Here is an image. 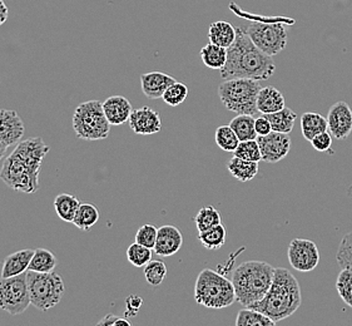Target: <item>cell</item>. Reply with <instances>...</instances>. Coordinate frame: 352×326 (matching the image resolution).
I'll use <instances>...</instances> for the list:
<instances>
[{"instance_id":"cell-13","label":"cell","mask_w":352,"mask_h":326,"mask_svg":"<svg viewBox=\"0 0 352 326\" xmlns=\"http://www.w3.org/2000/svg\"><path fill=\"white\" fill-rule=\"evenodd\" d=\"M327 126L332 137L345 141L352 132L351 107L345 100L336 102L327 113Z\"/></svg>"},{"instance_id":"cell-42","label":"cell","mask_w":352,"mask_h":326,"mask_svg":"<svg viewBox=\"0 0 352 326\" xmlns=\"http://www.w3.org/2000/svg\"><path fill=\"white\" fill-rule=\"evenodd\" d=\"M142 305H143V298L137 296V295H129L127 300H126V307H127V312L126 315L127 316H135L138 312L141 310Z\"/></svg>"},{"instance_id":"cell-10","label":"cell","mask_w":352,"mask_h":326,"mask_svg":"<svg viewBox=\"0 0 352 326\" xmlns=\"http://www.w3.org/2000/svg\"><path fill=\"white\" fill-rule=\"evenodd\" d=\"M27 274L0 280V309L12 316L21 315L30 305Z\"/></svg>"},{"instance_id":"cell-25","label":"cell","mask_w":352,"mask_h":326,"mask_svg":"<svg viewBox=\"0 0 352 326\" xmlns=\"http://www.w3.org/2000/svg\"><path fill=\"white\" fill-rule=\"evenodd\" d=\"M100 219V213L97 208V206L89 204V202H83L78 207L77 213L73 219L74 226H77L79 230H91Z\"/></svg>"},{"instance_id":"cell-14","label":"cell","mask_w":352,"mask_h":326,"mask_svg":"<svg viewBox=\"0 0 352 326\" xmlns=\"http://www.w3.org/2000/svg\"><path fill=\"white\" fill-rule=\"evenodd\" d=\"M129 127L135 135H151L162 129L161 114L151 107H142L134 109L129 117Z\"/></svg>"},{"instance_id":"cell-12","label":"cell","mask_w":352,"mask_h":326,"mask_svg":"<svg viewBox=\"0 0 352 326\" xmlns=\"http://www.w3.org/2000/svg\"><path fill=\"white\" fill-rule=\"evenodd\" d=\"M256 140L260 146L262 161L265 162H280L287 157L291 149V138L286 133L272 131L270 135H258Z\"/></svg>"},{"instance_id":"cell-45","label":"cell","mask_w":352,"mask_h":326,"mask_svg":"<svg viewBox=\"0 0 352 326\" xmlns=\"http://www.w3.org/2000/svg\"><path fill=\"white\" fill-rule=\"evenodd\" d=\"M8 15H9V10H8L7 4L4 3V0H0V25H3L8 21Z\"/></svg>"},{"instance_id":"cell-46","label":"cell","mask_w":352,"mask_h":326,"mask_svg":"<svg viewBox=\"0 0 352 326\" xmlns=\"http://www.w3.org/2000/svg\"><path fill=\"white\" fill-rule=\"evenodd\" d=\"M8 149H9V147H8L7 144L0 140V160L4 157Z\"/></svg>"},{"instance_id":"cell-28","label":"cell","mask_w":352,"mask_h":326,"mask_svg":"<svg viewBox=\"0 0 352 326\" xmlns=\"http://www.w3.org/2000/svg\"><path fill=\"white\" fill-rule=\"evenodd\" d=\"M254 121H256V118L250 114H239L231 121L230 126L232 127L234 133L239 137L240 142L257 138V133L254 129Z\"/></svg>"},{"instance_id":"cell-34","label":"cell","mask_w":352,"mask_h":326,"mask_svg":"<svg viewBox=\"0 0 352 326\" xmlns=\"http://www.w3.org/2000/svg\"><path fill=\"white\" fill-rule=\"evenodd\" d=\"M127 259L135 268H144L152 260V248L134 242L128 248Z\"/></svg>"},{"instance_id":"cell-3","label":"cell","mask_w":352,"mask_h":326,"mask_svg":"<svg viewBox=\"0 0 352 326\" xmlns=\"http://www.w3.org/2000/svg\"><path fill=\"white\" fill-rule=\"evenodd\" d=\"M301 287L296 277L287 269L276 268L274 281L267 294L250 307L278 323L294 315L301 306Z\"/></svg>"},{"instance_id":"cell-30","label":"cell","mask_w":352,"mask_h":326,"mask_svg":"<svg viewBox=\"0 0 352 326\" xmlns=\"http://www.w3.org/2000/svg\"><path fill=\"white\" fill-rule=\"evenodd\" d=\"M234 324L236 326H275L277 323L254 309L243 307L237 314Z\"/></svg>"},{"instance_id":"cell-27","label":"cell","mask_w":352,"mask_h":326,"mask_svg":"<svg viewBox=\"0 0 352 326\" xmlns=\"http://www.w3.org/2000/svg\"><path fill=\"white\" fill-rule=\"evenodd\" d=\"M202 62L207 68L211 69H222L227 62V50L219 47L217 44L210 43L201 50Z\"/></svg>"},{"instance_id":"cell-23","label":"cell","mask_w":352,"mask_h":326,"mask_svg":"<svg viewBox=\"0 0 352 326\" xmlns=\"http://www.w3.org/2000/svg\"><path fill=\"white\" fill-rule=\"evenodd\" d=\"M227 169L236 180H239L241 182H248L257 176L258 162L246 161V160L233 156L227 164Z\"/></svg>"},{"instance_id":"cell-4","label":"cell","mask_w":352,"mask_h":326,"mask_svg":"<svg viewBox=\"0 0 352 326\" xmlns=\"http://www.w3.org/2000/svg\"><path fill=\"white\" fill-rule=\"evenodd\" d=\"M275 269L265 261H246L237 266L232 276L236 301L245 307L260 301L272 285Z\"/></svg>"},{"instance_id":"cell-26","label":"cell","mask_w":352,"mask_h":326,"mask_svg":"<svg viewBox=\"0 0 352 326\" xmlns=\"http://www.w3.org/2000/svg\"><path fill=\"white\" fill-rule=\"evenodd\" d=\"M80 201L69 193H60L54 199V208L60 220L65 222H73V219L77 213Z\"/></svg>"},{"instance_id":"cell-43","label":"cell","mask_w":352,"mask_h":326,"mask_svg":"<svg viewBox=\"0 0 352 326\" xmlns=\"http://www.w3.org/2000/svg\"><path fill=\"white\" fill-rule=\"evenodd\" d=\"M254 129H256L257 137H258V135H267L272 132L271 123H270V121H268L265 116H261V117L256 118V121H254Z\"/></svg>"},{"instance_id":"cell-24","label":"cell","mask_w":352,"mask_h":326,"mask_svg":"<svg viewBox=\"0 0 352 326\" xmlns=\"http://www.w3.org/2000/svg\"><path fill=\"white\" fill-rule=\"evenodd\" d=\"M263 116L271 123L274 132L286 133V135H289L292 132L297 118L296 112H294L287 107L282 108L281 111H277L275 113L263 114Z\"/></svg>"},{"instance_id":"cell-36","label":"cell","mask_w":352,"mask_h":326,"mask_svg":"<svg viewBox=\"0 0 352 326\" xmlns=\"http://www.w3.org/2000/svg\"><path fill=\"white\" fill-rule=\"evenodd\" d=\"M336 289L341 300L352 307V270L342 269L338 274Z\"/></svg>"},{"instance_id":"cell-39","label":"cell","mask_w":352,"mask_h":326,"mask_svg":"<svg viewBox=\"0 0 352 326\" xmlns=\"http://www.w3.org/2000/svg\"><path fill=\"white\" fill-rule=\"evenodd\" d=\"M336 260L342 269L352 270V231L346 234L340 242Z\"/></svg>"},{"instance_id":"cell-21","label":"cell","mask_w":352,"mask_h":326,"mask_svg":"<svg viewBox=\"0 0 352 326\" xmlns=\"http://www.w3.org/2000/svg\"><path fill=\"white\" fill-rule=\"evenodd\" d=\"M236 38H237V28H234L228 21H214L208 29L210 43L217 44L226 50H228L232 45Z\"/></svg>"},{"instance_id":"cell-7","label":"cell","mask_w":352,"mask_h":326,"mask_svg":"<svg viewBox=\"0 0 352 326\" xmlns=\"http://www.w3.org/2000/svg\"><path fill=\"white\" fill-rule=\"evenodd\" d=\"M73 128L78 138L85 141H100L109 135L111 123L103 111V103L99 100L83 102L73 114Z\"/></svg>"},{"instance_id":"cell-8","label":"cell","mask_w":352,"mask_h":326,"mask_svg":"<svg viewBox=\"0 0 352 326\" xmlns=\"http://www.w3.org/2000/svg\"><path fill=\"white\" fill-rule=\"evenodd\" d=\"M30 303L38 310L47 312L58 305L63 298V279L54 271L52 272H27Z\"/></svg>"},{"instance_id":"cell-17","label":"cell","mask_w":352,"mask_h":326,"mask_svg":"<svg viewBox=\"0 0 352 326\" xmlns=\"http://www.w3.org/2000/svg\"><path fill=\"white\" fill-rule=\"evenodd\" d=\"M176 79L162 72H151L141 76L142 91L148 100H160Z\"/></svg>"},{"instance_id":"cell-11","label":"cell","mask_w":352,"mask_h":326,"mask_svg":"<svg viewBox=\"0 0 352 326\" xmlns=\"http://www.w3.org/2000/svg\"><path fill=\"white\" fill-rule=\"evenodd\" d=\"M289 263L300 272H310L320 263V252L315 242L305 239H295L287 251Z\"/></svg>"},{"instance_id":"cell-44","label":"cell","mask_w":352,"mask_h":326,"mask_svg":"<svg viewBox=\"0 0 352 326\" xmlns=\"http://www.w3.org/2000/svg\"><path fill=\"white\" fill-rule=\"evenodd\" d=\"M98 325L104 326H117V325H126L132 326L131 321L126 319V318H120V316H116L113 314H108L103 319L98 321Z\"/></svg>"},{"instance_id":"cell-29","label":"cell","mask_w":352,"mask_h":326,"mask_svg":"<svg viewBox=\"0 0 352 326\" xmlns=\"http://www.w3.org/2000/svg\"><path fill=\"white\" fill-rule=\"evenodd\" d=\"M56 268V259L54 254L47 248H36L32 261L29 263L28 271L36 272H52Z\"/></svg>"},{"instance_id":"cell-31","label":"cell","mask_w":352,"mask_h":326,"mask_svg":"<svg viewBox=\"0 0 352 326\" xmlns=\"http://www.w3.org/2000/svg\"><path fill=\"white\" fill-rule=\"evenodd\" d=\"M226 236H227V230L222 224H219L210 230L199 232L198 240L207 250H219L225 245Z\"/></svg>"},{"instance_id":"cell-6","label":"cell","mask_w":352,"mask_h":326,"mask_svg":"<svg viewBox=\"0 0 352 326\" xmlns=\"http://www.w3.org/2000/svg\"><path fill=\"white\" fill-rule=\"evenodd\" d=\"M260 80L251 78L226 79L219 88L222 105L236 114L258 116L257 96L261 91Z\"/></svg>"},{"instance_id":"cell-20","label":"cell","mask_w":352,"mask_h":326,"mask_svg":"<svg viewBox=\"0 0 352 326\" xmlns=\"http://www.w3.org/2000/svg\"><path fill=\"white\" fill-rule=\"evenodd\" d=\"M285 96L275 87H262L257 96V108L260 113H275L285 108Z\"/></svg>"},{"instance_id":"cell-18","label":"cell","mask_w":352,"mask_h":326,"mask_svg":"<svg viewBox=\"0 0 352 326\" xmlns=\"http://www.w3.org/2000/svg\"><path fill=\"white\" fill-rule=\"evenodd\" d=\"M103 111L111 126H122L129 121L132 105L123 96H112L103 102Z\"/></svg>"},{"instance_id":"cell-15","label":"cell","mask_w":352,"mask_h":326,"mask_svg":"<svg viewBox=\"0 0 352 326\" xmlns=\"http://www.w3.org/2000/svg\"><path fill=\"white\" fill-rule=\"evenodd\" d=\"M24 123L13 109H0V140L8 147L16 146L24 135Z\"/></svg>"},{"instance_id":"cell-9","label":"cell","mask_w":352,"mask_h":326,"mask_svg":"<svg viewBox=\"0 0 352 326\" xmlns=\"http://www.w3.org/2000/svg\"><path fill=\"white\" fill-rule=\"evenodd\" d=\"M283 18H256L247 25V36L270 57L281 53L287 45V30Z\"/></svg>"},{"instance_id":"cell-37","label":"cell","mask_w":352,"mask_h":326,"mask_svg":"<svg viewBox=\"0 0 352 326\" xmlns=\"http://www.w3.org/2000/svg\"><path fill=\"white\" fill-rule=\"evenodd\" d=\"M233 153H234V156L242 158V160H246V161H252V162L262 161V155H261L260 146H258L257 140H250V141L240 142Z\"/></svg>"},{"instance_id":"cell-22","label":"cell","mask_w":352,"mask_h":326,"mask_svg":"<svg viewBox=\"0 0 352 326\" xmlns=\"http://www.w3.org/2000/svg\"><path fill=\"white\" fill-rule=\"evenodd\" d=\"M301 131L305 140L311 142L315 135L329 131L327 118L316 112H306L301 116Z\"/></svg>"},{"instance_id":"cell-19","label":"cell","mask_w":352,"mask_h":326,"mask_svg":"<svg viewBox=\"0 0 352 326\" xmlns=\"http://www.w3.org/2000/svg\"><path fill=\"white\" fill-rule=\"evenodd\" d=\"M34 251L36 250L25 248L8 255L6 260L3 261L1 277L8 279V277L18 276L21 274H24L28 270L29 263L32 261Z\"/></svg>"},{"instance_id":"cell-33","label":"cell","mask_w":352,"mask_h":326,"mask_svg":"<svg viewBox=\"0 0 352 326\" xmlns=\"http://www.w3.org/2000/svg\"><path fill=\"white\" fill-rule=\"evenodd\" d=\"M214 140L219 149L225 152H234V149H237V146L240 144L239 137L234 133V131L230 124L219 126L216 129Z\"/></svg>"},{"instance_id":"cell-5","label":"cell","mask_w":352,"mask_h":326,"mask_svg":"<svg viewBox=\"0 0 352 326\" xmlns=\"http://www.w3.org/2000/svg\"><path fill=\"white\" fill-rule=\"evenodd\" d=\"M195 300L207 309H225L236 301L232 280L211 269L199 272L195 286Z\"/></svg>"},{"instance_id":"cell-32","label":"cell","mask_w":352,"mask_h":326,"mask_svg":"<svg viewBox=\"0 0 352 326\" xmlns=\"http://www.w3.org/2000/svg\"><path fill=\"white\" fill-rule=\"evenodd\" d=\"M193 221L197 226L198 232H204L212 227L217 226L221 222V215L213 206H204L197 215L193 217Z\"/></svg>"},{"instance_id":"cell-38","label":"cell","mask_w":352,"mask_h":326,"mask_svg":"<svg viewBox=\"0 0 352 326\" xmlns=\"http://www.w3.org/2000/svg\"><path fill=\"white\" fill-rule=\"evenodd\" d=\"M188 97V87L184 83L176 82L168 87V89L163 94L162 100L170 107L182 105Z\"/></svg>"},{"instance_id":"cell-41","label":"cell","mask_w":352,"mask_h":326,"mask_svg":"<svg viewBox=\"0 0 352 326\" xmlns=\"http://www.w3.org/2000/svg\"><path fill=\"white\" fill-rule=\"evenodd\" d=\"M311 143H312V147L318 152H327L331 149L332 135L329 131H324L322 133L315 135Z\"/></svg>"},{"instance_id":"cell-40","label":"cell","mask_w":352,"mask_h":326,"mask_svg":"<svg viewBox=\"0 0 352 326\" xmlns=\"http://www.w3.org/2000/svg\"><path fill=\"white\" fill-rule=\"evenodd\" d=\"M157 235H158V228L155 225H151V224L143 225L140 227V230L135 234V242L153 250L157 241Z\"/></svg>"},{"instance_id":"cell-1","label":"cell","mask_w":352,"mask_h":326,"mask_svg":"<svg viewBox=\"0 0 352 326\" xmlns=\"http://www.w3.org/2000/svg\"><path fill=\"white\" fill-rule=\"evenodd\" d=\"M50 151L42 137H33L18 143L14 152L8 156L3 164L0 178L12 190L34 193L39 190L43 160Z\"/></svg>"},{"instance_id":"cell-16","label":"cell","mask_w":352,"mask_h":326,"mask_svg":"<svg viewBox=\"0 0 352 326\" xmlns=\"http://www.w3.org/2000/svg\"><path fill=\"white\" fill-rule=\"evenodd\" d=\"M184 245L182 232L172 225H164L158 228L157 241H155V255L169 257L177 254Z\"/></svg>"},{"instance_id":"cell-35","label":"cell","mask_w":352,"mask_h":326,"mask_svg":"<svg viewBox=\"0 0 352 326\" xmlns=\"http://www.w3.org/2000/svg\"><path fill=\"white\" fill-rule=\"evenodd\" d=\"M167 276V266L160 260H151L144 266V277L151 286H160Z\"/></svg>"},{"instance_id":"cell-2","label":"cell","mask_w":352,"mask_h":326,"mask_svg":"<svg viewBox=\"0 0 352 326\" xmlns=\"http://www.w3.org/2000/svg\"><path fill=\"white\" fill-rule=\"evenodd\" d=\"M272 57L263 53L247 36L242 28H237V38L227 50V62L219 69L221 78H251L267 80L275 73Z\"/></svg>"}]
</instances>
